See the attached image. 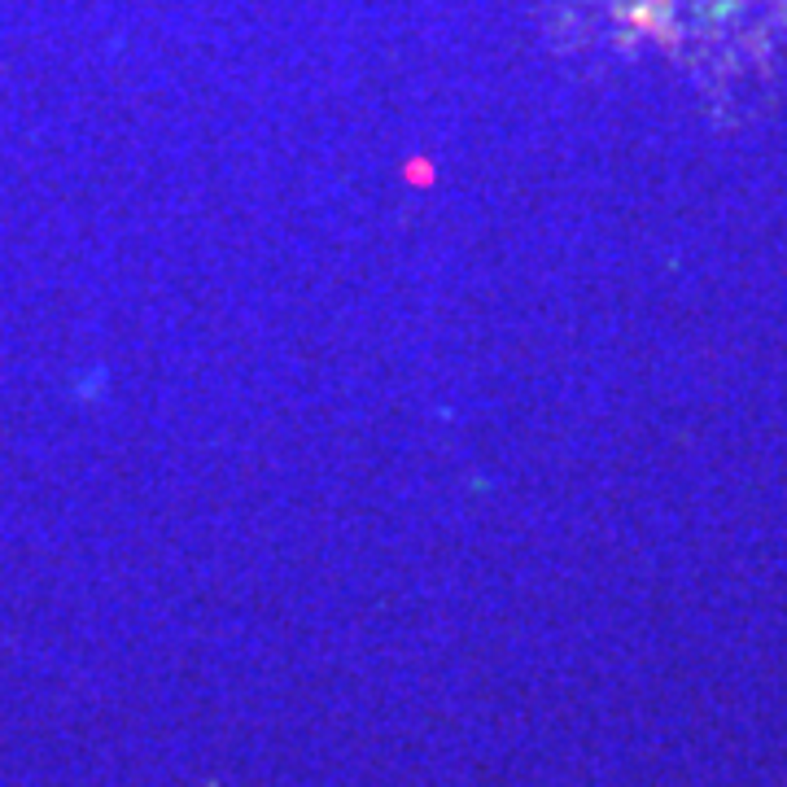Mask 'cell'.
<instances>
[{"label": "cell", "mask_w": 787, "mask_h": 787, "mask_svg": "<svg viewBox=\"0 0 787 787\" xmlns=\"http://www.w3.org/2000/svg\"><path fill=\"white\" fill-rule=\"evenodd\" d=\"M403 175H407V180L416 184V188H429V184H433V175H438V167H433L429 157H411V162L403 167Z\"/></svg>", "instance_id": "6da1fadb"}]
</instances>
